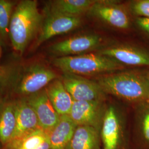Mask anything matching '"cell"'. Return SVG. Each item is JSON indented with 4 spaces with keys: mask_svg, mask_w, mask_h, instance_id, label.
I'll use <instances>...</instances> for the list:
<instances>
[{
    "mask_svg": "<svg viewBox=\"0 0 149 149\" xmlns=\"http://www.w3.org/2000/svg\"><path fill=\"white\" fill-rule=\"evenodd\" d=\"M106 94L136 105L149 102V86L146 74L127 71L102 76L97 81Z\"/></svg>",
    "mask_w": 149,
    "mask_h": 149,
    "instance_id": "cell-2",
    "label": "cell"
},
{
    "mask_svg": "<svg viewBox=\"0 0 149 149\" xmlns=\"http://www.w3.org/2000/svg\"><path fill=\"white\" fill-rule=\"evenodd\" d=\"M47 12L34 47H37L50 38L70 32L79 27L80 17L68 16L59 13Z\"/></svg>",
    "mask_w": 149,
    "mask_h": 149,
    "instance_id": "cell-7",
    "label": "cell"
},
{
    "mask_svg": "<svg viewBox=\"0 0 149 149\" xmlns=\"http://www.w3.org/2000/svg\"><path fill=\"white\" fill-rule=\"evenodd\" d=\"M76 127L69 116H61L58 123L48 133L49 149H66Z\"/></svg>",
    "mask_w": 149,
    "mask_h": 149,
    "instance_id": "cell-15",
    "label": "cell"
},
{
    "mask_svg": "<svg viewBox=\"0 0 149 149\" xmlns=\"http://www.w3.org/2000/svg\"><path fill=\"white\" fill-rule=\"evenodd\" d=\"M43 19L37 1L24 0L16 6L9 28L11 43L16 52L22 54L30 43L37 38Z\"/></svg>",
    "mask_w": 149,
    "mask_h": 149,
    "instance_id": "cell-1",
    "label": "cell"
},
{
    "mask_svg": "<svg viewBox=\"0 0 149 149\" xmlns=\"http://www.w3.org/2000/svg\"><path fill=\"white\" fill-rule=\"evenodd\" d=\"M3 149H49L48 133L41 128L13 139Z\"/></svg>",
    "mask_w": 149,
    "mask_h": 149,
    "instance_id": "cell-17",
    "label": "cell"
},
{
    "mask_svg": "<svg viewBox=\"0 0 149 149\" xmlns=\"http://www.w3.org/2000/svg\"><path fill=\"white\" fill-rule=\"evenodd\" d=\"M49 100L59 116H69L74 100L62 81L54 80L46 87Z\"/></svg>",
    "mask_w": 149,
    "mask_h": 149,
    "instance_id": "cell-14",
    "label": "cell"
},
{
    "mask_svg": "<svg viewBox=\"0 0 149 149\" xmlns=\"http://www.w3.org/2000/svg\"><path fill=\"white\" fill-rule=\"evenodd\" d=\"M136 24L140 30L149 36V18L137 17Z\"/></svg>",
    "mask_w": 149,
    "mask_h": 149,
    "instance_id": "cell-23",
    "label": "cell"
},
{
    "mask_svg": "<svg viewBox=\"0 0 149 149\" xmlns=\"http://www.w3.org/2000/svg\"><path fill=\"white\" fill-rule=\"evenodd\" d=\"M25 98L36 113L40 128L49 133L58 123L60 116L50 101L45 88Z\"/></svg>",
    "mask_w": 149,
    "mask_h": 149,
    "instance_id": "cell-9",
    "label": "cell"
},
{
    "mask_svg": "<svg viewBox=\"0 0 149 149\" xmlns=\"http://www.w3.org/2000/svg\"><path fill=\"white\" fill-rule=\"evenodd\" d=\"M131 10L140 18H149V0H138L132 3Z\"/></svg>",
    "mask_w": 149,
    "mask_h": 149,
    "instance_id": "cell-22",
    "label": "cell"
},
{
    "mask_svg": "<svg viewBox=\"0 0 149 149\" xmlns=\"http://www.w3.org/2000/svg\"><path fill=\"white\" fill-rule=\"evenodd\" d=\"M54 65L64 74L90 76L122 69L124 66L101 54H87L58 57Z\"/></svg>",
    "mask_w": 149,
    "mask_h": 149,
    "instance_id": "cell-4",
    "label": "cell"
},
{
    "mask_svg": "<svg viewBox=\"0 0 149 149\" xmlns=\"http://www.w3.org/2000/svg\"><path fill=\"white\" fill-rule=\"evenodd\" d=\"M104 101H74L69 116L76 126H88L100 130L106 109Z\"/></svg>",
    "mask_w": 149,
    "mask_h": 149,
    "instance_id": "cell-8",
    "label": "cell"
},
{
    "mask_svg": "<svg viewBox=\"0 0 149 149\" xmlns=\"http://www.w3.org/2000/svg\"><path fill=\"white\" fill-rule=\"evenodd\" d=\"M56 78L53 70L35 64L10 72L3 82L13 92L27 97L42 90Z\"/></svg>",
    "mask_w": 149,
    "mask_h": 149,
    "instance_id": "cell-3",
    "label": "cell"
},
{
    "mask_svg": "<svg viewBox=\"0 0 149 149\" xmlns=\"http://www.w3.org/2000/svg\"><path fill=\"white\" fill-rule=\"evenodd\" d=\"M100 54L124 66L149 67V51L144 48L129 45L114 46L103 49Z\"/></svg>",
    "mask_w": 149,
    "mask_h": 149,
    "instance_id": "cell-11",
    "label": "cell"
},
{
    "mask_svg": "<svg viewBox=\"0 0 149 149\" xmlns=\"http://www.w3.org/2000/svg\"><path fill=\"white\" fill-rule=\"evenodd\" d=\"M15 104L16 127L12 140L40 128L36 113L25 98L15 102Z\"/></svg>",
    "mask_w": 149,
    "mask_h": 149,
    "instance_id": "cell-13",
    "label": "cell"
},
{
    "mask_svg": "<svg viewBox=\"0 0 149 149\" xmlns=\"http://www.w3.org/2000/svg\"><path fill=\"white\" fill-rule=\"evenodd\" d=\"M88 12L92 16L113 27L127 29L130 26V19L126 11L112 2L96 1Z\"/></svg>",
    "mask_w": 149,
    "mask_h": 149,
    "instance_id": "cell-12",
    "label": "cell"
},
{
    "mask_svg": "<svg viewBox=\"0 0 149 149\" xmlns=\"http://www.w3.org/2000/svg\"><path fill=\"white\" fill-rule=\"evenodd\" d=\"M15 3L10 1L0 0V35L6 38L9 34V28Z\"/></svg>",
    "mask_w": 149,
    "mask_h": 149,
    "instance_id": "cell-21",
    "label": "cell"
},
{
    "mask_svg": "<svg viewBox=\"0 0 149 149\" xmlns=\"http://www.w3.org/2000/svg\"><path fill=\"white\" fill-rule=\"evenodd\" d=\"M96 2L93 0H56L50 3L46 12L80 17L90 11Z\"/></svg>",
    "mask_w": 149,
    "mask_h": 149,
    "instance_id": "cell-18",
    "label": "cell"
},
{
    "mask_svg": "<svg viewBox=\"0 0 149 149\" xmlns=\"http://www.w3.org/2000/svg\"><path fill=\"white\" fill-rule=\"evenodd\" d=\"M1 47H0V55H1Z\"/></svg>",
    "mask_w": 149,
    "mask_h": 149,
    "instance_id": "cell-25",
    "label": "cell"
},
{
    "mask_svg": "<svg viewBox=\"0 0 149 149\" xmlns=\"http://www.w3.org/2000/svg\"><path fill=\"white\" fill-rule=\"evenodd\" d=\"M101 42V38L97 34L81 35L54 44L50 51L59 57L81 55L98 48Z\"/></svg>",
    "mask_w": 149,
    "mask_h": 149,
    "instance_id": "cell-10",
    "label": "cell"
},
{
    "mask_svg": "<svg viewBox=\"0 0 149 149\" xmlns=\"http://www.w3.org/2000/svg\"><path fill=\"white\" fill-rule=\"evenodd\" d=\"M100 134L101 149H130L129 135L114 106L107 107Z\"/></svg>",
    "mask_w": 149,
    "mask_h": 149,
    "instance_id": "cell-5",
    "label": "cell"
},
{
    "mask_svg": "<svg viewBox=\"0 0 149 149\" xmlns=\"http://www.w3.org/2000/svg\"><path fill=\"white\" fill-rule=\"evenodd\" d=\"M16 127L15 102H6L0 107V143L3 147L13 138Z\"/></svg>",
    "mask_w": 149,
    "mask_h": 149,
    "instance_id": "cell-19",
    "label": "cell"
},
{
    "mask_svg": "<svg viewBox=\"0 0 149 149\" xmlns=\"http://www.w3.org/2000/svg\"><path fill=\"white\" fill-rule=\"evenodd\" d=\"M66 149H101L100 130L88 126H77Z\"/></svg>",
    "mask_w": 149,
    "mask_h": 149,
    "instance_id": "cell-16",
    "label": "cell"
},
{
    "mask_svg": "<svg viewBox=\"0 0 149 149\" xmlns=\"http://www.w3.org/2000/svg\"><path fill=\"white\" fill-rule=\"evenodd\" d=\"M146 78H147V80H148L149 86V70L146 73Z\"/></svg>",
    "mask_w": 149,
    "mask_h": 149,
    "instance_id": "cell-24",
    "label": "cell"
},
{
    "mask_svg": "<svg viewBox=\"0 0 149 149\" xmlns=\"http://www.w3.org/2000/svg\"><path fill=\"white\" fill-rule=\"evenodd\" d=\"M138 120L135 137L143 149H149V102L137 104Z\"/></svg>",
    "mask_w": 149,
    "mask_h": 149,
    "instance_id": "cell-20",
    "label": "cell"
},
{
    "mask_svg": "<svg viewBox=\"0 0 149 149\" xmlns=\"http://www.w3.org/2000/svg\"><path fill=\"white\" fill-rule=\"evenodd\" d=\"M62 82L74 101H104L106 99V93L97 82L69 74H64Z\"/></svg>",
    "mask_w": 149,
    "mask_h": 149,
    "instance_id": "cell-6",
    "label": "cell"
}]
</instances>
